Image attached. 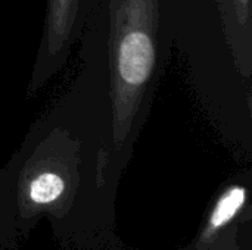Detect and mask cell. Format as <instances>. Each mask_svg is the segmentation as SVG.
<instances>
[{
	"instance_id": "6da1fadb",
	"label": "cell",
	"mask_w": 252,
	"mask_h": 250,
	"mask_svg": "<svg viewBox=\"0 0 252 250\" xmlns=\"http://www.w3.org/2000/svg\"><path fill=\"white\" fill-rule=\"evenodd\" d=\"M252 231L248 187L227 186L211 203L192 240L179 250H241Z\"/></svg>"
},
{
	"instance_id": "7a4b0ae2",
	"label": "cell",
	"mask_w": 252,
	"mask_h": 250,
	"mask_svg": "<svg viewBox=\"0 0 252 250\" xmlns=\"http://www.w3.org/2000/svg\"><path fill=\"white\" fill-rule=\"evenodd\" d=\"M155 62V50L143 32L128 34L120 49V74L128 84H142L148 80Z\"/></svg>"
},
{
	"instance_id": "3957f363",
	"label": "cell",
	"mask_w": 252,
	"mask_h": 250,
	"mask_svg": "<svg viewBox=\"0 0 252 250\" xmlns=\"http://www.w3.org/2000/svg\"><path fill=\"white\" fill-rule=\"evenodd\" d=\"M18 240L15 196L0 190V250H15Z\"/></svg>"
},
{
	"instance_id": "277c9868",
	"label": "cell",
	"mask_w": 252,
	"mask_h": 250,
	"mask_svg": "<svg viewBox=\"0 0 252 250\" xmlns=\"http://www.w3.org/2000/svg\"><path fill=\"white\" fill-rule=\"evenodd\" d=\"M241 250H252V231H250L247 236H245V239H244V242H242V248Z\"/></svg>"
}]
</instances>
